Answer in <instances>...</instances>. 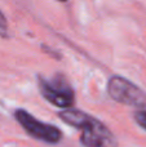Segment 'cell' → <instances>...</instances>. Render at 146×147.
<instances>
[{"mask_svg":"<svg viewBox=\"0 0 146 147\" xmlns=\"http://www.w3.org/2000/svg\"><path fill=\"white\" fill-rule=\"evenodd\" d=\"M107 92L111 98L119 103L136 107H142L146 105V94L142 89L122 76H113L109 80Z\"/></svg>","mask_w":146,"mask_h":147,"instance_id":"cell-3","label":"cell"},{"mask_svg":"<svg viewBox=\"0 0 146 147\" xmlns=\"http://www.w3.org/2000/svg\"><path fill=\"white\" fill-rule=\"evenodd\" d=\"M135 119H136L137 124L140 127H142L144 129H146V111H139L135 115Z\"/></svg>","mask_w":146,"mask_h":147,"instance_id":"cell-6","label":"cell"},{"mask_svg":"<svg viewBox=\"0 0 146 147\" xmlns=\"http://www.w3.org/2000/svg\"><path fill=\"white\" fill-rule=\"evenodd\" d=\"M16 119L25 128V130L36 140L44 141L47 143H58L62 140V133L57 127L39 121L30 115L26 110H17Z\"/></svg>","mask_w":146,"mask_h":147,"instance_id":"cell-4","label":"cell"},{"mask_svg":"<svg viewBox=\"0 0 146 147\" xmlns=\"http://www.w3.org/2000/svg\"><path fill=\"white\" fill-rule=\"evenodd\" d=\"M58 116L66 124L82 130L80 141L84 147H118L114 134L100 120L79 110H65Z\"/></svg>","mask_w":146,"mask_h":147,"instance_id":"cell-1","label":"cell"},{"mask_svg":"<svg viewBox=\"0 0 146 147\" xmlns=\"http://www.w3.org/2000/svg\"><path fill=\"white\" fill-rule=\"evenodd\" d=\"M58 1H67V0H58Z\"/></svg>","mask_w":146,"mask_h":147,"instance_id":"cell-7","label":"cell"},{"mask_svg":"<svg viewBox=\"0 0 146 147\" xmlns=\"http://www.w3.org/2000/svg\"><path fill=\"white\" fill-rule=\"evenodd\" d=\"M0 36L8 38V22L5 16L0 12Z\"/></svg>","mask_w":146,"mask_h":147,"instance_id":"cell-5","label":"cell"},{"mask_svg":"<svg viewBox=\"0 0 146 147\" xmlns=\"http://www.w3.org/2000/svg\"><path fill=\"white\" fill-rule=\"evenodd\" d=\"M39 88L41 96L57 107L67 109L75 101L74 89L62 76H56L52 80L39 78Z\"/></svg>","mask_w":146,"mask_h":147,"instance_id":"cell-2","label":"cell"}]
</instances>
